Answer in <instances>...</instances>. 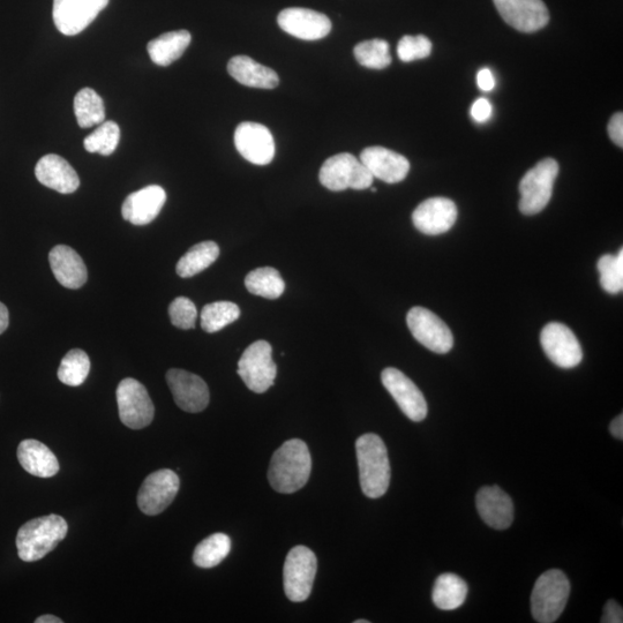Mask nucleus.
Masks as SVG:
<instances>
[{"mask_svg": "<svg viewBox=\"0 0 623 623\" xmlns=\"http://www.w3.org/2000/svg\"><path fill=\"white\" fill-rule=\"evenodd\" d=\"M277 22L283 32L304 41H318L332 32V21L327 15L302 7L283 10Z\"/></svg>", "mask_w": 623, "mask_h": 623, "instance_id": "nucleus-17", "label": "nucleus"}, {"mask_svg": "<svg viewBox=\"0 0 623 623\" xmlns=\"http://www.w3.org/2000/svg\"><path fill=\"white\" fill-rule=\"evenodd\" d=\"M471 116L477 123H486L492 116V105L489 100L478 99L471 108Z\"/></svg>", "mask_w": 623, "mask_h": 623, "instance_id": "nucleus-40", "label": "nucleus"}, {"mask_svg": "<svg viewBox=\"0 0 623 623\" xmlns=\"http://www.w3.org/2000/svg\"><path fill=\"white\" fill-rule=\"evenodd\" d=\"M506 24L522 33H535L549 24L550 12L543 0H493Z\"/></svg>", "mask_w": 623, "mask_h": 623, "instance_id": "nucleus-15", "label": "nucleus"}, {"mask_svg": "<svg viewBox=\"0 0 623 623\" xmlns=\"http://www.w3.org/2000/svg\"><path fill=\"white\" fill-rule=\"evenodd\" d=\"M356 452L363 493L370 499L384 497L390 484V463L385 442L377 434H364L356 442Z\"/></svg>", "mask_w": 623, "mask_h": 623, "instance_id": "nucleus-2", "label": "nucleus"}, {"mask_svg": "<svg viewBox=\"0 0 623 623\" xmlns=\"http://www.w3.org/2000/svg\"><path fill=\"white\" fill-rule=\"evenodd\" d=\"M35 176L39 182L51 190L71 194L80 187V178L72 165L62 156L49 154L37 162Z\"/></svg>", "mask_w": 623, "mask_h": 623, "instance_id": "nucleus-23", "label": "nucleus"}, {"mask_svg": "<svg viewBox=\"0 0 623 623\" xmlns=\"http://www.w3.org/2000/svg\"><path fill=\"white\" fill-rule=\"evenodd\" d=\"M312 459L304 441L292 439L276 450L270 461L268 479L276 492L290 494L309 482Z\"/></svg>", "mask_w": 623, "mask_h": 623, "instance_id": "nucleus-1", "label": "nucleus"}, {"mask_svg": "<svg viewBox=\"0 0 623 623\" xmlns=\"http://www.w3.org/2000/svg\"><path fill=\"white\" fill-rule=\"evenodd\" d=\"M317 569V557L309 547L296 546L289 552L283 568V585L291 602L302 603L310 597Z\"/></svg>", "mask_w": 623, "mask_h": 623, "instance_id": "nucleus-7", "label": "nucleus"}, {"mask_svg": "<svg viewBox=\"0 0 623 623\" xmlns=\"http://www.w3.org/2000/svg\"><path fill=\"white\" fill-rule=\"evenodd\" d=\"M180 480L175 471L163 469L153 472L142 483L138 493V506L148 516L159 515L177 497Z\"/></svg>", "mask_w": 623, "mask_h": 623, "instance_id": "nucleus-11", "label": "nucleus"}, {"mask_svg": "<svg viewBox=\"0 0 623 623\" xmlns=\"http://www.w3.org/2000/svg\"><path fill=\"white\" fill-rule=\"evenodd\" d=\"M467 596V583L455 574H442L434 583L432 600L439 610H457L464 604Z\"/></svg>", "mask_w": 623, "mask_h": 623, "instance_id": "nucleus-28", "label": "nucleus"}, {"mask_svg": "<svg viewBox=\"0 0 623 623\" xmlns=\"http://www.w3.org/2000/svg\"><path fill=\"white\" fill-rule=\"evenodd\" d=\"M90 372V360L84 350L73 349L67 352L60 363L58 379L64 385L79 387L88 378Z\"/></svg>", "mask_w": 623, "mask_h": 623, "instance_id": "nucleus-34", "label": "nucleus"}, {"mask_svg": "<svg viewBox=\"0 0 623 623\" xmlns=\"http://www.w3.org/2000/svg\"><path fill=\"white\" fill-rule=\"evenodd\" d=\"M603 623H622L623 622V610L615 600L611 599L606 603L604 607V614L602 618Z\"/></svg>", "mask_w": 623, "mask_h": 623, "instance_id": "nucleus-42", "label": "nucleus"}, {"mask_svg": "<svg viewBox=\"0 0 623 623\" xmlns=\"http://www.w3.org/2000/svg\"><path fill=\"white\" fill-rule=\"evenodd\" d=\"M610 431L614 438L623 440V416L619 415L613 419L610 425Z\"/></svg>", "mask_w": 623, "mask_h": 623, "instance_id": "nucleus-44", "label": "nucleus"}, {"mask_svg": "<svg viewBox=\"0 0 623 623\" xmlns=\"http://www.w3.org/2000/svg\"><path fill=\"white\" fill-rule=\"evenodd\" d=\"M477 509L489 527L506 530L514 521V504L509 495L499 486H485L480 489L476 499Z\"/></svg>", "mask_w": 623, "mask_h": 623, "instance_id": "nucleus-22", "label": "nucleus"}, {"mask_svg": "<svg viewBox=\"0 0 623 623\" xmlns=\"http://www.w3.org/2000/svg\"><path fill=\"white\" fill-rule=\"evenodd\" d=\"M230 551V537L224 534H214L195 547L193 561L200 568H213L219 566L228 557Z\"/></svg>", "mask_w": 623, "mask_h": 623, "instance_id": "nucleus-32", "label": "nucleus"}, {"mask_svg": "<svg viewBox=\"0 0 623 623\" xmlns=\"http://www.w3.org/2000/svg\"><path fill=\"white\" fill-rule=\"evenodd\" d=\"M167 382L180 409L190 414H198L208 407L209 389L199 375L172 369L167 373Z\"/></svg>", "mask_w": 623, "mask_h": 623, "instance_id": "nucleus-18", "label": "nucleus"}, {"mask_svg": "<svg viewBox=\"0 0 623 623\" xmlns=\"http://www.w3.org/2000/svg\"><path fill=\"white\" fill-rule=\"evenodd\" d=\"M245 287L252 295L277 299L284 294L285 283L279 270L272 267H261L247 274Z\"/></svg>", "mask_w": 623, "mask_h": 623, "instance_id": "nucleus-30", "label": "nucleus"}, {"mask_svg": "<svg viewBox=\"0 0 623 623\" xmlns=\"http://www.w3.org/2000/svg\"><path fill=\"white\" fill-rule=\"evenodd\" d=\"M360 162L371 172L373 178L388 184L401 183L410 171V163L403 155L385 147L365 148L360 154Z\"/></svg>", "mask_w": 623, "mask_h": 623, "instance_id": "nucleus-20", "label": "nucleus"}, {"mask_svg": "<svg viewBox=\"0 0 623 623\" xmlns=\"http://www.w3.org/2000/svg\"><path fill=\"white\" fill-rule=\"evenodd\" d=\"M18 460L28 474L39 478H51L58 474L57 457L42 442L28 439L18 447Z\"/></svg>", "mask_w": 623, "mask_h": 623, "instance_id": "nucleus-25", "label": "nucleus"}, {"mask_svg": "<svg viewBox=\"0 0 623 623\" xmlns=\"http://www.w3.org/2000/svg\"><path fill=\"white\" fill-rule=\"evenodd\" d=\"M478 87L484 92H491L495 87V78L490 69H483L477 75Z\"/></svg>", "mask_w": 623, "mask_h": 623, "instance_id": "nucleus-43", "label": "nucleus"}, {"mask_svg": "<svg viewBox=\"0 0 623 623\" xmlns=\"http://www.w3.org/2000/svg\"><path fill=\"white\" fill-rule=\"evenodd\" d=\"M67 531V522L62 516L55 514L37 517L25 523L17 536L19 558L25 562L43 559L65 539Z\"/></svg>", "mask_w": 623, "mask_h": 623, "instance_id": "nucleus-3", "label": "nucleus"}, {"mask_svg": "<svg viewBox=\"0 0 623 623\" xmlns=\"http://www.w3.org/2000/svg\"><path fill=\"white\" fill-rule=\"evenodd\" d=\"M120 140V129L115 122H103L85 139L88 153L109 156L115 153Z\"/></svg>", "mask_w": 623, "mask_h": 623, "instance_id": "nucleus-36", "label": "nucleus"}, {"mask_svg": "<svg viewBox=\"0 0 623 623\" xmlns=\"http://www.w3.org/2000/svg\"><path fill=\"white\" fill-rule=\"evenodd\" d=\"M355 623H370L369 620H356Z\"/></svg>", "mask_w": 623, "mask_h": 623, "instance_id": "nucleus-47", "label": "nucleus"}, {"mask_svg": "<svg viewBox=\"0 0 623 623\" xmlns=\"http://www.w3.org/2000/svg\"><path fill=\"white\" fill-rule=\"evenodd\" d=\"M74 114L82 129L101 125L105 120L102 97L92 88L81 89L74 99Z\"/></svg>", "mask_w": 623, "mask_h": 623, "instance_id": "nucleus-31", "label": "nucleus"}, {"mask_svg": "<svg viewBox=\"0 0 623 623\" xmlns=\"http://www.w3.org/2000/svg\"><path fill=\"white\" fill-rule=\"evenodd\" d=\"M228 72L240 85L260 89H274L280 84L277 73L247 56L230 59Z\"/></svg>", "mask_w": 623, "mask_h": 623, "instance_id": "nucleus-26", "label": "nucleus"}, {"mask_svg": "<svg viewBox=\"0 0 623 623\" xmlns=\"http://www.w3.org/2000/svg\"><path fill=\"white\" fill-rule=\"evenodd\" d=\"M109 0H54L52 17L60 33L78 35L92 24Z\"/></svg>", "mask_w": 623, "mask_h": 623, "instance_id": "nucleus-13", "label": "nucleus"}, {"mask_svg": "<svg viewBox=\"0 0 623 623\" xmlns=\"http://www.w3.org/2000/svg\"><path fill=\"white\" fill-rule=\"evenodd\" d=\"M357 62L372 70H384L392 64L389 54V44L385 40H370L360 42L354 50Z\"/></svg>", "mask_w": 623, "mask_h": 623, "instance_id": "nucleus-35", "label": "nucleus"}, {"mask_svg": "<svg viewBox=\"0 0 623 623\" xmlns=\"http://www.w3.org/2000/svg\"><path fill=\"white\" fill-rule=\"evenodd\" d=\"M412 336L435 354H447L453 349L454 337L449 327L437 314L424 307H414L407 315Z\"/></svg>", "mask_w": 623, "mask_h": 623, "instance_id": "nucleus-10", "label": "nucleus"}, {"mask_svg": "<svg viewBox=\"0 0 623 623\" xmlns=\"http://www.w3.org/2000/svg\"><path fill=\"white\" fill-rule=\"evenodd\" d=\"M220 257V247L214 242H202L191 247L178 261L177 274L190 279L209 268Z\"/></svg>", "mask_w": 623, "mask_h": 623, "instance_id": "nucleus-29", "label": "nucleus"}, {"mask_svg": "<svg viewBox=\"0 0 623 623\" xmlns=\"http://www.w3.org/2000/svg\"><path fill=\"white\" fill-rule=\"evenodd\" d=\"M171 324L179 329H193L198 318L197 306L191 299L178 297L169 306Z\"/></svg>", "mask_w": 623, "mask_h": 623, "instance_id": "nucleus-39", "label": "nucleus"}, {"mask_svg": "<svg viewBox=\"0 0 623 623\" xmlns=\"http://www.w3.org/2000/svg\"><path fill=\"white\" fill-rule=\"evenodd\" d=\"M239 317L240 309L235 303L215 302L206 305L202 309L200 315L201 327L207 333H217L223 328L234 324Z\"/></svg>", "mask_w": 623, "mask_h": 623, "instance_id": "nucleus-33", "label": "nucleus"}, {"mask_svg": "<svg viewBox=\"0 0 623 623\" xmlns=\"http://www.w3.org/2000/svg\"><path fill=\"white\" fill-rule=\"evenodd\" d=\"M35 623H63V620L55 617V615L47 614L37 618Z\"/></svg>", "mask_w": 623, "mask_h": 623, "instance_id": "nucleus-46", "label": "nucleus"}, {"mask_svg": "<svg viewBox=\"0 0 623 623\" xmlns=\"http://www.w3.org/2000/svg\"><path fill=\"white\" fill-rule=\"evenodd\" d=\"M540 343L546 356L561 369H574L582 362L583 351L579 340L573 330L560 322H551L544 327Z\"/></svg>", "mask_w": 623, "mask_h": 623, "instance_id": "nucleus-12", "label": "nucleus"}, {"mask_svg": "<svg viewBox=\"0 0 623 623\" xmlns=\"http://www.w3.org/2000/svg\"><path fill=\"white\" fill-rule=\"evenodd\" d=\"M237 372L252 392L266 393L274 385L277 375L272 345L266 341L251 344L239 359Z\"/></svg>", "mask_w": 623, "mask_h": 623, "instance_id": "nucleus-8", "label": "nucleus"}, {"mask_svg": "<svg viewBox=\"0 0 623 623\" xmlns=\"http://www.w3.org/2000/svg\"><path fill=\"white\" fill-rule=\"evenodd\" d=\"M50 267L56 280L67 289H80L88 279L84 260L72 247L58 245L49 254Z\"/></svg>", "mask_w": 623, "mask_h": 623, "instance_id": "nucleus-24", "label": "nucleus"}, {"mask_svg": "<svg viewBox=\"0 0 623 623\" xmlns=\"http://www.w3.org/2000/svg\"><path fill=\"white\" fill-rule=\"evenodd\" d=\"M167 193L159 185H150L129 195L124 201L122 214L125 221L134 225L152 223L161 213Z\"/></svg>", "mask_w": 623, "mask_h": 623, "instance_id": "nucleus-21", "label": "nucleus"}, {"mask_svg": "<svg viewBox=\"0 0 623 623\" xmlns=\"http://www.w3.org/2000/svg\"><path fill=\"white\" fill-rule=\"evenodd\" d=\"M191 41L192 36L187 30L162 34L148 43L149 57L156 65L169 66L184 55Z\"/></svg>", "mask_w": 623, "mask_h": 623, "instance_id": "nucleus-27", "label": "nucleus"}, {"mask_svg": "<svg viewBox=\"0 0 623 623\" xmlns=\"http://www.w3.org/2000/svg\"><path fill=\"white\" fill-rule=\"evenodd\" d=\"M10 324V314L7 307L0 303V335H2Z\"/></svg>", "mask_w": 623, "mask_h": 623, "instance_id": "nucleus-45", "label": "nucleus"}, {"mask_svg": "<svg viewBox=\"0 0 623 623\" xmlns=\"http://www.w3.org/2000/svg\"><path fill=\"white\" fill-rule=\"evenodd\" d=\"M319 179L326 189L333 192L367 190L374 180L365 165L349 153L329 157L320 169Z\"/></svg>", "mask_w": 623, "mask_h": 623, "instance_id": "nucleus-5", "label": "nucleus"}, {"mask_svg": "<svg viewBox=\"0 0 623 623\" xmlns=\"http://www.w3.org/2000/svg\"><path fill=\"white\" fill-rule=\"evenodd\" d=\"M381 380L403 414L412 422H423L429 410L423 393L414 382L394 367L382 371Z\"/></svg>", "mask_w": 623, "mask_h": 623, "instance_id": "nucleus-14", "label": "nucleus"}, {"mask_svg": "<svg viewBox=\"0 0 623 623\" xmlns=\"http://www.w3.org/2000/svg\"><path fill=\"white\" fill-rule=\"evenodd\" d=\"M119 417L132 430L145 429L153 422L155 408L147 389L138 380L126 378L117 388Z\"/></svg>", "mask_w": 623, "mask_h": 623, "instance_id": "nucleus-9", "label": "nucleus"}, {"mask_svg": "<svg viewBox=\"0 0 623 623\" xmlns=\"http://www.w3.org/2000/svg\"><path fill=\"white\" fill-rule=\"evenodd\" d=\"M609 135L615 145L620 148L623 147V115L622 112H617L609 123Z\"/></svg>", "mask_w": 623, "mask_h": 623, "instance_id": "nucleus-41", "label": "nucleus"}, {"mask_svg": "<svg viewBox=\"0 0 623 623\" xmlns=\"http://www.w3.org/2000/svg\"><path fill=\"white\" fill-rule=\"evenodd\" d=\"M457 214L459 213L454 201L447 198H431L415 209L412 222L422 234L438 236L446 234L454 227Z\"/></svg>", "mask_w": 623, "mask_h": 623, "instance_id": "nucleus-19", "label": "nucleus"}, {"mask_svg": "<svg viewBox=\"0 0 623 623\" xmlns=\"http://www.w3.org/2000/svg\"><path fill=\"white\" fill-rule=\"evenodd\" d=\"M570 595V582L559 569L540 575L531 595V612L540 623H552L565 611Z\"/></svg>", "mask_w": 623, "mask_h": 623, "instance_id": "nucleus-4", "label": "nucleus"}, {"mask_svg": "<svg viewBox=\"0 0 623 623\" xmlns=\"http://www.w3.org/2000/svg\"><path fill=\"white\" fill-rule=\"evenodd\" d=\"M431 52L432 42L424 35L404 36L397 45V55L404 63L427 58Z\"/></svg>", "mask_w": 623, "mask_h": 623, "instance_id": "nucleus-38", "label": "nucleus"}, {"mask_svg": "<svg viewBox=\"0 0 623 623\" xmlns=\"http://www.w3.org/2000/svg\"><path fill=\"white\" fill-rule=\"evenodd\" d=\"M600 285L611 295L623 290V250L617 255L605 254L598 260Z\"/></svg>", "mask_w": 623, "mask_h": 623, "instance_id": "nucleus-37", "label": "nucleus"}, {"mask_svg": "<svg viewBox=\"0 0 623 623\" xmlns=\"http://www.w3.org/2000/svg\"><path fill=\"white\" fill-rule=\"evenodd\" d=\"M235 146L246 161L255 165H267L275 157L273 134L268 127L258 123L239 124L235 132Z\"/></svg>", "mask_w": 623, "mask_h": 623, "instance_id": "nucleus-16", "label": "nucleus"}, {"mask_svg": "<svg viewBox=\"0 0 623 623\" xmlns=\"http://www.w3.org/2000/svg\"><path fill=\"white\" fill-rule=\"evenodd\" d=\"M558 174L559 164L553 159L540 161L525 174L520 183L522 214L536 215L549 205Z\"/></svg>", "mask_w": 623, "mask_h": 623, "instance_id": "nucleus-6", "label": "nucleus"}]
</instances>
